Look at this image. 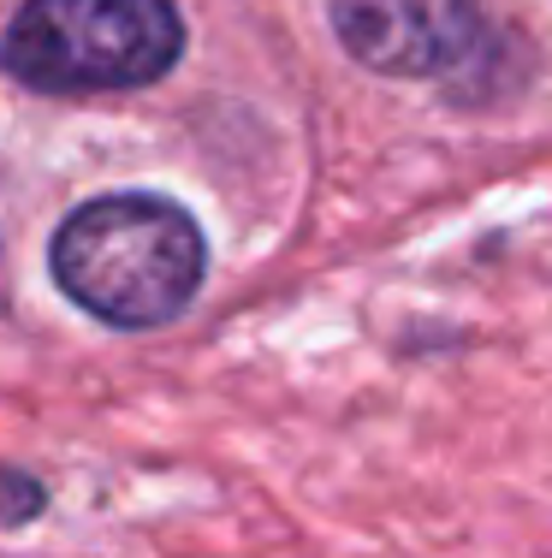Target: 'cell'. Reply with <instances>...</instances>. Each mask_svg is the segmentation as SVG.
Listing matches in <instances>:
<instances>
[{"label":"cell","instance_id":"obj_2","mask_svg":"<svg viewBox=\"0 0 552 558\" xmlns=\"http://www.w3.org/2000/svg\"><path fill=\"white\" fill-rule=\"evenodd\" d=\"M184 54L173 0H24L7 24L0 65L24 89H143Z\"/></svg>","mask_w":552,"mask_h":558},{"label":"cell","instance_id":"obj_3","mask_svg":"<svg viewBox=\"0 0 552 558\" xmlns=\"http://www.w3.org/2000/svg\"><path fill=\"white\" fill-rule=\"evenodd\" d=\"M333 31L351 60L387 77L457 72L481 48L476 0H333Z\"/></svg>","mask_w":552,"mask_h":558},{"label":"cell","instance_id":"obj_4","mask_svg":"<svg viewBox=\"0 0 552 558\" xmlns=\"http://www.w3.org/2000/svg\"><path fill=\"white\" fill-rule=\"evenodd\" d=\"M42 482H30L24 470H0V529H19L42 511Z\"/></svg>","mask_w":552,"mask_h":558},{"label":"cell","instance_id":"obj_1","mask_svg":"<svg viewBox=\"0 0 552 558\" xmlns=\"http://www.w3.org/2000/svg\"><path fill=\"white\" fill-rule=\"evenodd\" d=\"M60 291L108 327H161L203 286V232L167 196H96L54 232Z\"/></svg>","mask_w":552,"mask_h":558}]
</instances>
